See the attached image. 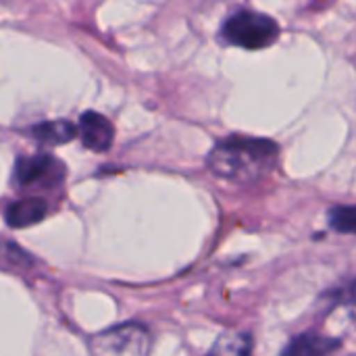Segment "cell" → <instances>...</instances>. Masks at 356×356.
<instances>
[{"mask_svg": "<svg viewBox=\"0 0 356 356\" xmlns=\"http://www.w3.org/2000/svg\"><path fill=\"white\" fill-rule=\"evenodd\" d=\"M280 159V146L265 138L229 136L215 144L207 156L213 175L234 184H257L271 173Z\"/></svg>", "mask_w": 356, "mask_h": 356, "instance_id": "1", "label": "cell"}, {"mask_svg": "<svg viewBox=\"0 0 356 356\" xmlns=\"http://www.w3.org/2000/svg\"><path fill=\"white\" fill-rule=\"evenodd\" d=\"M221 38L227 44L246 50H261L271 46L280 38V23L265 13L242 8L227 17L221 27Z\"/></svg>", "mask_w": 356, "mask_h": 356, "instance_id": "2", "label": "cell"}, {"mask_svg": "<svg viewBox=\"0 0 356 356\" xmlns=\"http://www.w3.org/2000/svg\"><path fill=\"white\" fill-rule=\"evenodd\" d=\"M152 336L140 323H121L90 340L92 356H148Z\"/></svg>", "mask_w": 356, "mask_h": 356, "instance_id": "3", "label": "cell"}, {"mask_svg": "<svg viewBox=\"0 0 356 356\" xmlns=\"http://www.w3.org/2000/svg\"><path fill=\"white\" fill-rule=\"evenodd\" d=\"M63 175H65L63 165L48 154L23 156L15 165V181L23 188H27V186H54L63 179Z\"/></svg>", "mask_w": 356, "mask_h": 356, "instance_id": "4", "label": "cell"}, {"mask_svg": "<svg viewBox=\"0 0 356 356\" xmlns=\"http://www.w3.org/2000/svg\"><path fill=\"white\" fill-rule=\"evenodd\" d=\"M79 136L86 148L94 152H104L115 140V129L104 115L88 111L79 117Z\"/></svg>", "mask_w": 356, "mask_h": 356, "instance_id": "5", "label": "cell"}, {"mask_svg": "<svg viewBox=\"0 0 356 356\" xmlns=\"http://www.w3.org/2000/svg\"><path fill=\"white\" fill-rule=\"evenodd\" d=\"M342 346V340L321 336L315 332L300 334L290 340V344L284 348L282 356H330Z\"/></svg>", "mask_w": 356, "mask_h": 356, "instance_id": "6", "label": "cell"}, {"mask_svg": "<svg viewBox=\"0 0 356 356\" xmlns=\"http://www.w3.org/2000/svg\"><path fill=\"white\" fill-rule=\"evenodd\" d=\"M48 213V204L40 198H23V200H15L6 207L4 211V219L10 227H29L40 223Z\"/></svg>", "mask_w": 356, "mask_h": 356, "instance_id": "7", "label": "cell"}, {"mask_svg": "<svg viewBox=\"0 0 356 356\" xmlns=\"http://www.w3.org/2000/svg\"><path fill=\"white\" fill-rule=\"evenodd\" d=\"M31 136L48 146H58L65 142H71L77 136V129L69 121H44L35 127H31Z\"/></svg>", "mask_w": 356, "mask_h": 356, "instance_id": "8", "label": "cell"}, {"mask_svg": "<svg viewBox=\"0 0 356 356\" xmlns=\"http://www.w3.org/2000/svg\"><path fill=\"white\" fill-rule=\"evenodd\" d=\"M252 338L246 332H225L217 338L207 356H250Z\"/></svg>", "mask_w": 356, "mask_h": 356, "instance_id": "9", "label": "cell"}, {"mask_svg": "<svg viewBox=\"0 0 356 356\" xmlns=\"http://www.w3.org/2000/svg\"><path fill=\"white\" fill-rule=\"evenodd\" d=\"M330 227L340 234H356V204L334 207L327 213Z\"/></svg>", "mask_w": 356, "mask_h": 356, "instance_id": "10", "label": "cell"}, {"mask_svg": "<svg viewBox=\"0 0 356 356\" xmlns=\"http://www.w3.org/2000/svg\"><path fill=\"white\" fill-rule=\"evenodd\" d=\"M344 302H350V305H356V284H353L344 294H342Z\"/></svg>", "mask_w": 356, "mask_h": 356, "instance_id": "11", "label": "cell"}]
</instances>
